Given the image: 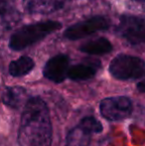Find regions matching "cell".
<instances>
[{
  "label": "cell",
  "instance_id": "6da1fadb",
  "mask_svg": "<svg viewBox=\"0 0 145 146\" xmlns=\"http://www.w3.org/2000/svg\"><path fill=\"white\" fill-rule=\"evenodd\" d=\"M53 129L49 108L41 98L27 100L21 116L17 140L20 146H51Z\"/></svg>",
  "mask_w": 145,
  "mask_h": 146
},
{
  "label": "cell",
  "instance_id": "7a4b0ae2",
  "mask_svg": "<svg viewBox=\"0 0 145 146\" xmlns=\"http://www.w3.org/2000/svg\"><path fill=\"white\" fill-rule=\"evenodd\" d=\"M62 24L59 21H43L26 25L12 35L9 47L13 51H21L46 38L48 35L61 29Z\"/></svg>",
  "mask_w": 145,
  "mask_h": 146
},
{
  "label": "cell",
  "instance_id": "3957f363",
  "mask_svg": "<svg viewBox=\"0 0 145 146\" xmlns=\"http://www.w3.org/2000/svg\"><path fill=\"white\" fill-rule=\"evenodd\" d=\"M144 62L138 57L121 54L110 62L109 73L120 81L137 80L144 76Z\"/></svg>",
  "mask_w": 145,
  "mask_h": 146
},
{
  "label": "cell",
  "instance_id": "277c9868",
  "mask_svg": "<svg viewBox=\"0 0 145 146\" xmlns=\"http://www.w3.org/2000/svg\"><path fill=\"white\" fill-rule=\"evenodd\" d=\"M99 110L107 120L119 121L131 115L133 106L127 96H110L101 100Z\"/></svg>",
  "mask_w": 145,
  "mask_h": 146
},
{
  "label": "cell",
  "instance_id": "5b68a950",
  "mask_svg": "<svg viewBox=\"0 0 145 146\" xmlns=\"http://www.w3.org/2000/svg\"><path fill=\"white\" fill-rule=\"evenodd\" d=\"M109 22L103 16H93L83 22L75 24L69 27L64 32V37L68 40H79L87 36L109 29Z\"/></svg>",
  "mask_w": 145,
  "mask_h": 146
},
{
  "label": "cell",
  "instance_id": "8992f818",
  "mask_svg": "<svg viewBox=\"0 0 145 146\" xmlns=\"http://www.w3.org/2000/svg\"><path fill=\"white\" fill-rule=\"evenodd\" d=\"M116 31L131 45H139L144 42V20L137 16L122 15Z\"/></svg>",
  "mask_w": 145,
  "mask_h": 146
},
{
  "label": "cell",
  "instance_id": "52a82bcc",
  "mask_svg": "<svg viewBox=\"0 0 145 146\" xmlns=\"http://www.w3.org/2000/svg\"><path fill=\"white\" fill-rule=\"evenodd\" d=\"M69 57L64 54H59L51 58L44 67L45 78L54 83L60 84L67 78L69 70Z\"/></svg>",
  "mask_w": 145,
  "mask_h": 146
},
{
  "label": "cell",
  "instance_id": "ba28073f",
  "mask_svg": "<svg viewBox=\"0 0 145 146\" xmlns=\"http://www.w3.org/2000/svg\"><path fill=\"white\" fill-rule=\"evenodd\" d=\"M27 92L26 90L21 87H11L7 88L2 94L1 100L5 106L14 110H18L22 106H25Z\"/></svg>",
  "mask_w": 145,
  "mask_h": 146
},
{
  "label": "cell",
  "instance_id": "9c48e42d",
  "mask_svg": "<svg viewBox=\"0 0 145 146\" xmlns=\"http://www.w3.org/2000/svg\"><path fill=\"white\" fill-rule=\"evenodd\" d=\"M83 53L89 55H105L112 51V45L107 39L101 37L83 44L79 48Z\"/></svg>",
  "mask_w": 145,
  "mask_h": 146
},
{
  "label": "cell",
  "instance_id": "30bf717a",
  "mask_svg": "<svg viewBox=\"0 0 145 146\" xmlns=\"http://www.w3.org/2000/svg\"><path fill=\"white\" fill-rule=\"evenodd\" d=\"M97 74V67L93 65L77 64L69 68L67 77L72 81H87L93 78Z\"/></svg>",
  "mask_w": 145,
  "mask_h": 146
},
{
  "label": "cell",
  "instance_id": "8fae6325",
  "mask_svg": "<svg viewBox=\"0 0 145 146\" xmlns=\"http://www.w3.org/2000/svg\"><path fill=\"white\" fill-rule=\"evenodd\" d=\"M66 146H91V133L77 125L69 131L66 138Z\"/></svg>",
  "mask_w": 145,
  "mask_h": 146
},
{
  "label": "cell",
  "instance_id": "7c38bea8",
  "mask_svg": "<svg viewBox=\"0 0 145 146\" xmlns=\"http://www.w3.org/2000/svg\"><path fill=\"white\" fill-rule=\"evenodd\" d=\"M35 67V63L30 57L23 56L12 61L9 65V74L12 77H23L29 74Z\"/></svg>",
  "mask_w": 145,
  "mask_h": 146
},
{
  "label": "cell",
  "instance_id": "4fadbf2b",
  "mask_svg": "<svg viewBox=\"0 0 145 146\" xmlns=\"http://www.w3.org/2000/svg\"><path fill=\"white\" fill-rule=\"evenodd\" d=\"M79 126L89 131V133H99L103 131V124L93 116H85L79 123Z\"/></svg>",
  "mask_w": 145,
  "mask_h": 146
},
{
  "label": "cell",
  "instance_id": "5bb4252c",
  "mask_svg": "<svg viewBox=\"0 0 145 146\" xmlns=\"http://www.w3.org/2000/svg\"><path fill=\"white\" fill-rule=\"evenodd\" d=\"M137 88L140 90L141 92H144L145 90V86H144V83L143 82H140V83L137 84Z\"/></svg>",
  "mask_w": 145,
  "mask_h": 146
},
{
  "label": "cell",
  "instance_id": "9a60e30c",
  "mask_svg": "<svg viewBox=\"0 0 145 146\" xmlns=\"http://www.w3.org/2000/svg\"><path fill=\"white\" fill-rule=\"evenodd\" d=\"M137 1H143V0H137Z\"/></svg>",
  "mask_w": 145,
  "mask_h": 146
}]
</instances>
